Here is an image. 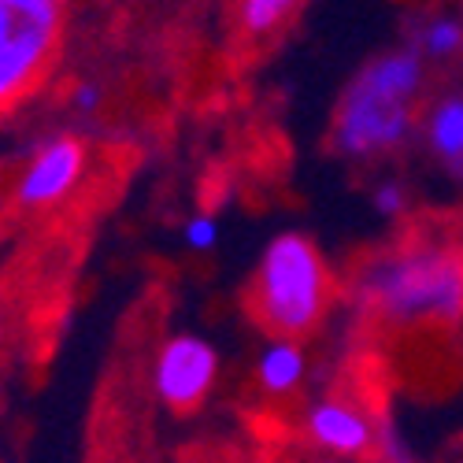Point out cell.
<instances>
[{
	"mask_svg": "<svg viewBox=\"0 0 463 463\" xmlns=\"http://www.w3.org/2000/svg\"><path fill=\"white\" fill-rule=\"evenodd\" d=\"M419 86L422 56L415 49H397L367 63L341 97L330 134L334 148L353 160L397 148L411 134V100Z\"/></svg>",
	"mask_w": 463,
	"mask_h": 463,
	"instance_id": "obj_1",
	"label": "cell"
},
{
	"mask_svg": "<svg viewBox=\"0 0 463 463\" xmlns=\"http://www.w3.org/2000/svg\"><path fill=\"white\" fill-rule=\"evenodd\" d=\"M364 300L390 323L463 319V256L449 249H404L374 260L360 279Z\"/></svg>",
	"mask_w": 463,
	"mask_h": 463,
	"instance_id": "obj_2",
	"label": "cell"
},
{
	"mask_svg": "<svg viewBox=\"0 0 463 463\" xmlns=\"http://www.w3.org/2000/svg\"><path fill=\"white\" fill-rule=\"evenodd\" d=\"M330 275L323 252L304 234H279L263 249L256 282H252V312L271 337H307L326 316Z\"/></svg>",
	"mask_w": 463,
	"mask_h": 463,
	"instance_id": "obj_3",
	"label": "cell"
},
{
	"mask_svg": "<svg viewBox=\"0 0 463 463\" xmlns=\"http://www.w3.org/2000/svg\"><path fill=\"white\" fill-rule=\"evenodd\" d=\"M63 26V0H0V111L45 74Z\"/></svg>",
	"mask_w": 463,
	"mask_h": 463,
	"instance_id": "obj_4",
	"label": "cell"
},
{
	"mask_svg": "<svg viewBox=\"0 0 463 463\" xmlns=\"http://www.w3.org/2000/svg\"><path fill=\"white\" fill-rule=\"evenodd\" d=\"M219 378L215 345L197 334H175L152 367V390L171 411H197Z\"/></svg>",
	"mask_w": 463,
	"mask_h": 463,
	"instance_id": "obj_5",
	"label": "cell"
},
{
	"mask_svg": "<svg viewBox=\"0 0 463 463\" xmlns=\"http://www.w3.org/2000/svg\"><path fill=\"white\" fill-rule=\"evenodd\" d=\"M86 171V148L79 137H49L42 148L30 156L23 178H19V189H15V201L19 208H45V204H56L63 201L67 193L79 185Z\"/></svg>",
	"mask_w": 463,
	"mask_h": 463,
	"instance_id": "obj_6",
	"label": "cell"
},
{
	"mask_svg": "<svg viewBox=\"0 0 463 463\" xmlns=\"http://www.w3.org/2000/svg\"><path fill=\"white\" fill-rule=\"evenodd\" d=\"M307 434L312 441L326 452L337 456H364L374 445V422L356 408V404H345V401H316L307 408Z\"/></svg>",
	"mask_w": 463,
	"mask_h": 463,
	"instance_id": "obj_7",
	"label": "cell"
},
{
	"mask_svg": "<svg viewBox=\"0 0 463 463\" xmlns=\"http://www.w3.org/2000/svg\"><path fill=\"white\" fill-rule=\"evenodd\" d=\"M304 374H307V356L300 349V341H293V337H275L256 360V382H260V390L271 397L293 393L304 382Z\"/></svg>",
	"mask_w": 463,
	"mask_h": 463,
	"instance_id": "obj_8",
	"label": "cell"
},
{
	"mask_svg": "<svg viewBox=\"0 0 463 463\" xmlns=\"http://www.w3.org/2000/svg\"><path fill=\"white\" fill-rule=\"evenodd\" d=\"M430 148L438 156L459 164L463 160V97H449L430 111Z\"/></svg>",
	"mask_w": 463,
	"mask_h": 463,
	"instance_id": "obj_9",
	"label": "cell"
},
{
	"mask_svg": "<svg viewBox=\"0 0 463 463\" xmlns=\"http://www.w3.org/2000/svg\"><path fill=\"white\" fill-rule=\"evenodd\" d=\"M300 0H241V26L245 33H271L282 26Z\"/></svg>",
	"mask_w": 463,
	"mask_h": 463,
	"instance_id": "obj_10",
	"label": "cell"
},
{
	"mask_svg": "<svg viewBox=\"0 0 463 463\" xmlns=\"http://www.w3.org/2000/svg\"><path fill=\"white\" fill-rule=\"evenodd\" d=\"M463 49V23H456V19H434V23H427L422 26V33H419V56H434V60H445V56H452V52H459Z\"/></svg>",
	"mask_w": 463,
	"mask_h": 463,
	"instance_id": "obj_11",
	"label": "cell"
},
{
	"mask_svg": "<svg viewBox=\"0 0 463 463\" xmlns=\"http://www.w3.org/2000/svg\"><path fill=\"white\" fill-rule=\"evenodd\" d=\"M215 241H219V222L212 215H193L185 222V245L189 249L208 252V249H215Z\"/></svg>",
	"mask_w": 463,
	"mask_h": 463,
	"instance_id": "obj_12",
	"label": "cell"
},
{
	"mask_svg": "<svg viewBox=\"0 0 463 463\" xmlns=\"http://www.w3.org/2000/svg\"><path fill=\"white\" fill-rule=\"evenodd\" d=\"M374 208H378L382 215H397V212L404 208V189H401L397 182H385V185L374 193Z\"/></svg>",
	"mask_w": 463,
	"mask_h": 463,
	"instance_id": "obj_13",
	"label": "cell"
},
{
	"mask_svg": "<svg viewBox=\"0 0 463 463\" xmlns=\"http://www.w3.org/2000/svg\"><path fill=\"white\" fill-rule=\"evenodd\" d=\"M100 104V90L97 86H79V93H74V108L79 111H93Z\"/></svg>",
	"mask_w": 463,
	"mask_h": 463,
	"instance_id": "obj_14",
	"label": "cell"
}]
</instances>
